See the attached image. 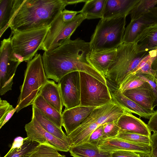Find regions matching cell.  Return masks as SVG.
Instances as JSON below:
<instances>
[{
    "mask_svg": "<svg viewBox=\"0 0 157 157\" xmlns=\"http://www.w3.org/2000/svg\"><path fill=\"white\" fill-rule=\"evenodd\" d=\"M15 0H0V37L9 27L14 9Z\"/></svg>",
    "mask_w": 157,
    "mask_h": 157,
    "instance_id": "obj_25",
    "label": "cell"
},
{
    "mask_svg": "<svg viewBox=\"0 0 157 157\" xmlns=\"http://www.w3.org/2000/svg\"><path fill=\"white\" fill-rule=\"evenodd\" d=\"M65 109L80 106V83L79 71L70 73L58 83Z\"/></svg>",
    "mask_w": 157,
    "mask_h": 157,
    "instance_id": "obj_10",
    "label": "cell"
},
{
    "mask_svg": "<svg viewBox=\"0 0 157 157\" xmlns=\"http://www.w3.org/2000/svg\"><path fill=\"white\" fill-rule=\"evenodd\" d=\"M27 62L18 101L17 112L32 105L40 89L48 80L40 54L36 53L32 59Z\"/></svg>",
    "mask_w": 157,
    "mask_h": 157,
    "instance_id": "obj_5",
    "label": "cell"
},
{
    "mask_svg": "<svg viewBox=\"0 0 157 157\" xmlns=\"http://www.w3.org/2000/svg\"><path fill=\"white\" fill-rule=\"evenodd\" d=\"M32 116L47 131L56 138L69 144V138L62 130L48 119L33 105H32Z\"/></svg>",
    "mask_w": 157,
    "mask_h": 157,
    "instance_id": "obj_23",
    "label": "cell"
},
{
    "mask_svg": "<svg viewBox=\"0 0 157 157\" xmlns=\"http://www.w3.org/2000/svg\"><path fill=\"white\" fill-rule=\"evenodd\" d=\"M150 154L126 150L112 151L110 157H142Z\"/></svg>",
    "mask_w": 157,
    "mask_h": 157,
    "instance_id": "obj_36",
    "label": "cell"
},
{
    "mask_svg": "<svg viewBox=\"0 0 157 157\" xmlns=\"http://www.w3.org/2000/svg\"><path fill=\"white\" fill-rule=\"evenodd\" d=\"M126 17L101 19L89 42L91 50L100 51L117 49L122 44Z\"/></svg>",
    "mask_w": 157,
    "mask_h": 157,
    "instance_id": "obj_4",
    "label": "cell"
},
{
    "mask_svg": "<svg viewBox=\"0 0 157 157\" xmlns=\"http://www.w3.org/2000/svg\"><path fill=\"white\" fill-rule=\"evenodd\" d=\"M149 52L138 53L135 43H123L117 48L115 57L109 66L106 78L118 89L125 78L137 66Z\"/></svg>",
    "mask_w": 157,
    "mask_h": 157,
    "instance_id": "obj_3",
    "label": "cell"
},
{
    "mask_svg": "<svg viewBox=\"0 0 157 157\" xmlns=\"http://www.w3.org/2000/svg\"><path fill=\"white\" fill-rule=\"evenodd\" d=\"M50 26L26 31H15L10 37L15 53L21 62L32 59L40 49Z\"/></svg>",
    "mask_w": 157,
    "mask_h": 157,
    "instance_id": "obj_6",
    "label": "cell"
},
{
    "mask_svg": "<svg viewBox=\"0 0 157 157\" xmlns=\"http://www.w3.org/2000/svg\"><path fill=\"white\" fill-rule=\"evenodd\" d=\"M134 43L138 53L157 49V22L147 26L137 36Z\"/></svg>",
    "mask_w": 157,
    "mask_h": 157,
    "instance_id": "obj_19",
    "label": "cell"
},
{
    "mask_svg": "<svg viewBox=\"0 0 157 157\" xmlns=\"http://www.w3.org/2000/svg\"><path fill=\"white\" fill-rule=\"evenodd\" d=\"M116 137L133 143L151 145L150 137L121 129Z\"/></svg>",
    "mask_w": 157,
    "mask_h": 157,
    "instance_id": "obj_30",
    "label": "cell"
},
{
    "mask_svg": "<svg viewBox=\"0 0 157 157\" xmlns=\"http://www.w3.org/2000/svg\"><path fill=\"white\" fill-rule=\"evenodd\" d=\"M58 150L46 144H39L25 157H66L60 154Z\"/></svg>",
    "mask_w": 157,
    "mask_h": 157,
    "instance_id": "obj_29",
    "label": "cell"
},
{
    "mask_svg": "<svg viewBox=\"0 0 157 157\" xmlns=\"http://www.w3.org/2000/svg\"><path fill=\"white\" fill-rule=\"evenodd\" d=\"M106 0H87L79 13L86 16V19L102 18Z\"/></svg>",
    "mask_w": 157,
    "mask_h": 157,
    "instance_id": "obj_26",
    "label": "cell"
},
{
    "mask_svg": "<svg viewBox=\"0 0 157 157\" xmlns=\"http://www.w3.org/2000/svg\"><path fill=\"white\" fill-rule=\"evenodd\" d=\"M157 22V18L149 11L140 18L131 20L125 29L122 43H134L137 36L148 25Z\"/></svg>",
    "mask_w": 157,
    "mask_h": 157,
    "instance_id": "obj_16",
    "label": "cell"
},
{
    "mask_svg": "<svg viewBox=\"0 0 157 157\" xmlns=\"http://www.w3.org/2000/svg\"><path fill=\"white\" fill-rule=\"evenodd\" d=\"M157 5V0H139L130 13L131 20L140 18Z\"/></svg>",
    "mask_w": 157,
    "mask_h": 157,
    "instance_id": "obj_28",
    "label": "cell"
},
{
    "mask_svg": "<svg viewBox=\"0 0 157 157\" xmlns=\"http://www.w3.org/2000/svg\"><path fill=\"white\" fill-rule=\"evenodd\" d=\"M145 82L136 74H130L125 78L119 88L123 93L125 90L138 87Z\"/></svg>",
    "mask_w": 157,
    "mask_h": 157,
    "instance_id": "obj_32",
    "label": "cell"
},
{
    "mask_svg": "<svg viewBox=\"0 0 157 157\" xmlns=\"http://www.w3.org/2000/svg\"><path fill=\"white\" fill-rule=\"evenodd\" d=\"M39 144L37 142L28 140L26 137L24 138L23 144L21 147L12 146L9 151L3 157H25Z\"/></svg>",
    "mask_w": 157,
    "mask_h": 157,
    "instance_id": "obj_27",
    "label": "cell"
},
{
    "mask_svg": "<svg viewBox=\"0 0 157 157\" xmlns=\"http://www.w3.org/2000/svg\"><path fill=\"white\" fill-rule=\"evenodd\" d=\"M85 19L86 16L80 13L71 21L65 22L63 18L62 12L50 25L40 49L47 51L60 46L70 39L77 28Z\"/></svg>",
    "mask_w": 157,
    "mask_h": 157,
    "instance_id": "obj_8",
    "label": "cell"
},
{
    "mask_svg": "<svg viewBox=\"0 0 157 157\" xmlns=\"http://www.w3.org/2000/svg\"><path fill=\"white\" fill-rule=\"evenodd\" d=\"M73 157H110L111 151L100 149L88 142L71 147L69 151Z\"/></svg>",
    "mask_w": 157,
    "mask_h": 157,
    "instance_id": "obj_22",
    "label": "cell"
},
{
    "mask_svg": "<svg viewBox=\"0 0 157 157\" xmlns=\"http://www.w3.org/2000/svg\"><path fill=\"white\" fill-rule=\"evenodd\" d=\"M132 113H124L118 119L117 123L120 129L150 137L151 132L147 124Z\"/></svg>",
    "mask_w": 157,
    "mask_h": 157,
    "instance_id": "obj_18",
    "label": "cell"
},
{
    "mask_svg": "<svg viewBox=\"0 0 157 157\" xmlns=\"http://www.w3.org/2000/svg\"><path fill=\"white\" fill-rule=\"evenodd\" d=\"M155 81L157 84V71L156 72L155 76Z\"/></svg>",
    "mask_w": 157,
    "mask_h": 157,
    "instance_id": "obj_44",
    "label": "cell"
},
{
    "mask_svg": "<svg viewBox=\"0 0 157 157\" xmlns=\"http://www.w3.org/2000/svg\"><path fill=\"white\" fill-rule=\"evenodd\" d=\"M103 125L98 127L90 135L88 142L98 145L99 142L103 139Z\"/></svg>",
    "mask_w": 157,
    "mask_h": 157,
    "instance_id": "obj_37",
    "label": "cell"
},
{
    "mask_svg": "<svg viewBox=\"0 0 157 157\" xmlns=\"http://www.w3.org/2000/svg\"><path fill=\"white\" fill-rule=\"evenodd\" d=\"M144 157H150V155H145Z\"/></svg>",
    "mask_w": 157,
    "mask_h": 157,
    "instance_id": "obj_45",
    "label": "cell"
},
{
    "mask_svg": "<svg viewBox=\"0 0 157 157\" xmlns=\"http://www.w3.org/2000/svg\"><path fill=\"white\" fill-rule=\"evenodd\" d=\"M144 156H143V157H144Z\"/></svg>",
    "mask_w": 157,
    "mask_h": 157,
    "instance_id": "obj_46",
    "label": "cell"
},
{
    "mask_svg": "<svg viewBox=\"0 0 157 157\" xmlns=\"http://www.w3.org/2000/svg\"><path fill=\"white\" fill-rule=\"evenodd\" d=\"M27 139L40 144H46L58 151L67 152L71 146L45 130L32 116L31 121L25 126Z\"/></svg>",
    "mask_w": 157,
    "mask_h": 157,
    "instance_id": "obj_11",
    "label": "cell"
},
{
    "mask_svg": "<svg viewBox=\"0 0 157 157\" xmlns=\"http://www.w3.org/2000/svg\"><path fill=\"white\" fill-rule=\"evenodd\" d=\"M80 83V106L98 107L113 100L109 88L93 76L79 72Z\"/></svg>",
    "mask_w": 157,
    "mask_h": 157,
    "instance_id": "obj_7",
    "label": "cell"
},
{
    "mask_svg": "<svg viewBox=\"0 0 157 157\" xmlns=\"http://www.w3.org/2000/svg\"><path fill=\"white\" fill-rule=\"evenodd\" d=\"M123 94L126 97L140 106L153 111L155 101L151 87L146 82L141 86L124 91Z\"/></svg>",
    "mask_w": 157,
    "mask_h": 157,
    "instance_id": "obj_15",
    "label": "cell"
},
{
    "mask_svg": "<svg viewBox=\"0 0 157 157\" xmlns=\"http://www.w3.org/2000/svg\"><path fill=\"white\" fill-rule=\"evenodd\" d=\"M0 50V83L10 86L13 84L17 69L22 62L14 52L10 37L1 41Z\"/></svg>",
    "mask_w": 157,
    "mask_h": 157,
    "instance_id": "obj_9",
    "label": "cell"
},
{
    "mask_svg": "<svg viewBox=\"0 0 157 157\" xmlns=\"http://www.w3.org/2000/svg\"><path fill=\"white\" fill-rule=\"evenodd\" d=\"M139 0H106L102 19L125 16L130 12Z\"/></svg>",
    "mask_w": 157,
    "mask_h": 157,
    "instance_id": "obj_14",
    "label": "cell"
},
{
    "mask_svg": "<svg viewBox=\"0 0 157 157\" xmlns=\"http://www.w3.org/2000/svg\"><path fill=\"white\" fill-rule=\"evenodd\" d=\"M136 75L142 80L148 83L151 86L154 96L155 101L153 108L157 106V84L154 77L149 75L137 74Z\"/></svg>",
    "mask_w": 157,
    "mask_h": 157,
    "instance_id": "obj_34",
    "label": "cell"
},
{
    "mask_svg": "<svg viewBox=\"0 0 157 157\" xmlns=\"http://www.w3.org/2000/svg\"><path fill=\"white\" fill-rule=\"evenodd\" d=\"M157 57V54L152 56L148 59L145 64L135 74H147L155 77L157 71L152 69V65Z\"/></svg>",
    "mask_w": 157,
    "mask_h": 157,
    "instance_id": "obj_35",
    "label": "cell"
},
{
    "mask_svg": "<svg viewBox=\"0 0 157 157\" xmlns=\"http://www.w3.org/2000/svg\"><path fill=\"white\" fill-rule=\"evenodd\" d=\"M32 105L39 109L57 127L62 129V113L49 104L39 94L34 100Z\"/></svg>",
    "mask_w": 157,
    "mask_h": 157,
    "instance_id": "obj_24",
    "label": "cell"
},
{
    "mask_svg": "<svg viewBox=\"0 0 157 157\" xmlns=\"http://www.w3.org/2000/svg\"><path fill=\"white\" fill-rule=\"evenodd\" d=\"M79 13V11H76L64 9L62 12L63 18L64 21L68 22L72 20Z\"/></svg>",
    "mask_w": 157,
    "mask_h": 157,
    "instance_id": "obj_40",
    "label": "cell"
},
{
    "mask_svg": "<svg viewBox=\"0 0 157 157\" xmlns=\"http://www.w3.org/2000/svg\"><path fill=\"white\" fill-rule=\"evenodd\" d=\"M152 69L157 71V57L153 61L152 65Z\"/></svg>",
    "mask_w": 157,
    "mask_h": 157,
    "instance_id": "obj_43",
    "label": "cell"
},
{
    "mask_svg": "<svg viewBox=\"0 0 157 157\" xmlns=\"http://www.w3.org/2000/svg\"><path fill=\"white\" fill-rule=\"evenodd\" d=\"M117 120L106 123L103 124V139L116 137L120 129L117 124Z\"/></svg>",
    "mask_w": 157,
    "mask_h": 157,
    "instance_id": "obj_33",
    "label": "cell"
},
{
    "mask_svg": "<svg viewBox=\"0 0 157 157\" xmlns=\"http://www.w3.org/2000/svg\"><path fill=\"white\" fill-rule=\"evenodd\" d=\"M149 119L147 124L148 128L151 132L157 133V110L154 111Z\"/></svg>",
    "mask_w": 157,
    "mask_h": 157,
    "instance_id": "obj_38",
    "label": "cell"
},
{
    "mask_svg": "<svg viewBox=\"0 0 157 157\" xmlns=\"http://www.w3.org/2000/svg\"><path fill=\"white\" fill-rule=\"evenodd\" d=\"M18 105H17L14 108L6 100L0 98V128L12 117L17 111Z\"/></svg>",
    "mask_w": 157,
    "mask_h": 157,
    "instance_id": "obj_31",
    "label": "cell"
},
{
    "mask_svg": "<svg viewBox=\"0 0 157 157\" xmlns=\"http://www.w3.org/2000/svg\"><path fill=\"white\" fill-rule=\"evenodd\" d=\"M67 5L64 0H15L11 33L50 26Z\"/></svg>",
    "mask_w": 157,
    "mask_h": 157,
    "instance_id": "obj_2",
    "label": "cell"
},
{
    "mask_svg": "<svg viewBox=\"0 0 157 157\" xmlns=\"http://www.w3.org/2000/svg\"><path fill=\"white\" fill-rule=\"evenodd\" d=\"M90 50L89 42L78 38L74 40L69 39L59 47L45 51L42 57L47 78L58 83L64 76L70 73L82 72L108 86L105 76L87 60V55Z\"/></svg>",
    "mask_w": 157,
    "mask_h": 157,
    "instance_id": "obj_1",
    "label": "cell"
},
{
    "mask_svg": "<svg viewBox=\"0 0 157 157\" xmlns=\"http://www.w3.org/2000/svg\"><path fill=\"white\" fill-rule=\"evenodd\" d=\"M96 107L78 106L64 109L62 113V126L67 135L78 128Z\"/></svg>",
    "mask_w": 157,
    "mask_h": 157,
    "instance_id": "obj_12",
    "label": "cell"
},
{
    "mask_svg": "<svg viewBox=\"0 0 157 157\" xmlns=\"http://www.w3.org/2000/svg\"><path fill=\"white\" fill-rule=\"evenodd\" d=\"M98 146L101 150L111 151L126 150L150 154L151 151V145L133 143L116 137L103 139Z\"/></svg>",
    "mask_w": 157,
    "mask_h": 157,
    "instance_id": "obj_13",
    "label": "cell"
},
{
    "mask_svg": "<svg viewBox=\"0 0 157 157\" xmlns=\"http://www.w3.org/2000/svg\"><path fill=\"white\" fill-rule=\"evenodd\" d=\"M111 95L113 100L116 103L131 113L136 114L141 117L149 119L154 111L144 108L129 99L119 88L116 89Z\"/></svg>",
    "mask_w": 157,
    "mask_h": 157,
    "instance_id": "obj_20",
    "label": "cell"
},
{
    "mask_svg": "<svg viewBox=\"0 0 157 157\" xmlns=\"http://www.w3.org/2000/svg\"><path fill=\"white\" fill-rule=\"evenodd\" d=\"M39 94L59 112L62 113L63 105L58 84L54 81L48 80Z\"/></svg>",
    "mask_w": 157,
    "mask_h": 157,
    "instance_id": "obj_21",
    "label": "cell"
},
{
    "mask_svg": "<svg viewBox=\"0 0 157 157\" xmlns=\"http://www.w3.org/2000/svg\"><path fill=\"white\" fill-rule=\"evenodd\" d=\"M151 146L150 157H157V133L154 132L150 137Z\"/></svg>",
    "mask_w": 157,
    "mask_h": 157,
    "instance_id": "obj_39",
    "label": "cell"
},
{
    "mask_svg": "<svg viewBox=\"0 0 157 157\" xmlns=\"http://www.w3.org/2000/svg\"><path fill=\"white\" fill-rule=\"evenodd\" d=\"M117 50V48L100 51L90 50L87 55V59L94 68L105 76L115 57Z\"/></svg>",
    "mask_w": 157,
    "mask_h": 157,
    "instance_id": "obj_17",
    "label": "cell"
},
{
    "mask_svg": "<svg viewBox=\"0 0 157 157\" xmlns=\"http://www.w3.org/2000/svg\"><path fill=\"white\" fill-rule=\"evenodd\" d=\"M149 12L157 18V6L150 10Z\"/></svg>",
    "mask_w": 157,
    "mask_h": 157,
    "instance_id": "obj_42",
    "label": "cell"
},
{
    "mask_svg": "<svg viewBox=\"0 0 157 157\" xmlns=\"http://www.w3.org/2000/svg\"><path fill=\"white\" fill-rule=\"evenodd\" d=\"M67 5L76 4L81 2H85L86 0H64Z\"/></svg>",
    "mask_w": 157,
    "mask_h": 157,
    "instance_id": "obj_41",
    "label": "cell"
}]
</instances>
